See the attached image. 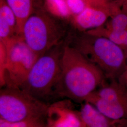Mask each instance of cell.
Here are the masks:
<instances>
[{"instance_id":"cell-8","label":"cell","mask_w":127,"mask_h":127,"mask_svg":"<svg viewBox=\"0 0 127 127\" xmlns=\"http://www.w3.org/2000/svg\"><path fill=\"white\" fill-rule=\"evenodd\" d=\"M69 100H62L49 105L46 117L47 127H85L79 111Z\"/></svg>"},{"instance_id":"cell-10","label":"cell","mask_w":127,"mask_h":127,"mask_svg":"<svg viewBox=\"0 0 127 127\" xmlns=\"http://www.w3.org/2000/svg\"><path fill=\"white\" fill-rule=\"evenodd\" d=\"M79 112L85 127H109L119 124L126 125L127 123L110 119L93 105L86 101L82 105Z\"/></svg>"},{"instance_id":"cell-5","label":"cell","mask_w":127,"mask_h":127,"mask_svg":"<svg viewBox=\"0 0 127 127\" xmlns=\"http://www.w3.org/2000/svg\"><path fill=\"white\" fill-rule=\"evenodd\" d=\"M49 106L19 88L5 87L0 91V119L5 121L46 119Z\"/></svg>"},{"instance_id":"cell-14","label":"cell","mask_w":127,"mask_h":127,"mask_svg":"<svg viewBox=\"0 0 127 127\" xmlns=\"http://www.w3.org/2000/svg\"><path fill=\"white\" fill-rule=\"evenodd\" d=\"M46 8L51 15L56 18L69 19L73 16L66 0H44Z\"/></svg>"},{"instance_id":"cell-6","label":"cell","mask_w":127,"mask_h":127,"mask_svg":"<svg viewBox=\"0 0 127 127\" xmlns=\"http://www.w3.org/2000/svg\"><path fill=\"white\" fill-rule=\"evenodd\" d=\"M5 45L7 59L4 68L0 71V84L5 87L20 88L39 56L20 35L14 37Z\"/></svg>"},{"instance_id":"cell-13","label":"cell","mask_w":127,"mask_h":127,"mask_svg":"<svg viewBox=\"0 0 127 127\" xmlns=\"http://www.w3.org/2000/svg\"><path fill=\"white\" fill-rule=\"evenodd\" d=\"M85 32L108 39L120 47L124 51L127 57V30H111L101 26Z\"/></svg>"},{"instance_id":"cell-2","label":"cell","mask_w":127,"mask_h":127,"mask_svg":"<svg viewBox=\"0 0 127 127\" xmlns=\"http://www.w3.org/2000/svg\"><path fill=\"white\" fill-rule=\"evenodd\" d=\"M71 45L95 64L110 80L117 79L124 72L127 56L123 49L104 37L81 32Z\"/></svg>"},{"instance_id":"cell-21","label":"cell","mask_w":127,"mask_h":127,"mask_svg":"<svg viewBox=\"0 0 127 127\" xmlns=\"http://www.w3.org/2000/svg\"><path fill=\"white\" fill-rule=\"evenodd\" d=\"M109 127H127V125L124 124H119V125H114Z\"/></svg>"},{"instance_id":"cell-9","label":"cell","mask_w":127,"mask_h":127,"mask_svg":"<svg viewBox=\"0 0 127 127\" xmlns=\"http://www.w3.org/2000/svg\"><path fill=\"white\" fill-rule=\"evenodd\" d=\"M110 16L109 10L87 7L81 13L73 16L72 22L77 30L84 32L104 25Z\"/></svg>"},{"instance_id":"cell-7","label":"cell","mask_w":127,"mask_h":127,"mask_svg":"<svg viewBox=\"0 0 127 127\" xmlns=\"http://www.w3.org/2000/svg\"><path fill=\"white\" fill-rule=\"evenodd\" d=\"M105 82L85 101L111 120L127 123V89L116 79Z\"/></svg>"},{"instance_id":"cell-16","label":"cell","mask_w":127,"mask_h":127,"mask_svg":"<svg viewBox=\"0 0 127 127\" xmlns=\"http://www.w3.org/2000/svg\"><path fill=\"white\" fill-rule=\"evenodd\" d=\"M0 127H47L46 119H38L15 122L0 119Z\"/></svg>"},{"instance_id":"cell-3","label":"cell","mask_w":127,"mask_h":127,"mask_svg":"<svg viewBox=\"0 0 127 127\" xmlns=\"http://www.w3.org/2000/svg\"><path fill=\"white\" fill-rule=\"evenodd\" d=\"M63 43L53 47L38 58L19 89L44 102L55 95L65 45Z\"/></svg>"},{"instance_id":"cell-15","label":"cell","mask_w":127,"mask_h":127,"mask_svg":"<svg viewBox=\"0 0 127 127\" xmlns=\"http://www.w3.org/2000/svg\"><path fill=\"white\" fill-rule=\"evenodd\" d=\"M0 18L5 20L14 32L18 35L17 34V22L16 16L5 0H0Z\"/></svg>"},{"instance_id":"cell-11","label":"cell","mask_w":127,"mask_h":127,"mask_svg":"<svg viewBox=\"0 0 127 127\" xmlns=\"http://www.w3.org/2000/svg\"><path fill=\"white\" fill-rule=\"evenodd\" d=\"M13 11L17 22V34L21 36L23 26L33 13L32 0H5Z\"/></svg>"},{"instance_id":"cell-18","label":"cell","mask_w":127,"mask_h":127,"mask_svg":"<svg viewBox=\"0 0 127 127\" xmlns=\"http://www.w3.org/2000/svg\"><path fill=\"white\" fill-rule=\"evenodd\" d=\"M88 7L109 10L110 12L109 0H83Z\"/></svg>"},{"instance_id":"cell-19","label":"cell","mask_w":127,"mask_h":127,"mask_svg":"<svg viewBox=\"0 0 127 127\" xmlns=\"http://www.w3.org/2000/svg\"><path fill=\"white\" fill-rule=\"evenodd\" d=\"M110 3L119 7L127 4V0H109Z\"/></svg>"},{"instance_id":"cell-17","label":"cell","mask_w":127,"mask_h":127,"mask_svg":"<svg viewBox=\"0 0 127 127\" xmlns=\"http://www.w3.org/2000/svg\"><path fill=\"white\" fill-rule=\"evenodd\" d=\"M66 1L73 17L81 13L88 7L83 0H66Z\"/></svg>"},{"instance_id":"cell-12","label":"cell","mask_w":127,"mask_h":127,"mask_svg":"<svg viewBox=\"0 0 127 127\" xmlns=\"http://www.w3.org/2000/svg\"><path fill=\"white\" fill-rule=\"evenodd\" d=\"M111 16L102 26L111 30H127V4L119 7L110 3Z\"/></svg>"},{"instance_id":"cell-4","label":"cell","mask_w":127,"mask_h":127,"mask_svg":"<svg viewBox=\"0 0 127 127\" xmlns=\"http://www.w3.org/2000/svg\"><path fill=\"white\" fill-rule=\"evenodd\" d=\"M65 34L56 18L43 12L32 14L23 26L21 36L29 48L39 57L62 43Z\"/></svg>"},{"instance_id":"cell-1","label":"cell","mask_w":127,"mask_h":127,"mask_svg":"<svg viewBox=\"0 0 127 127\" xmlns=\"http://www.w3.org/2000/svg\"><path fill=\"white\" fill-rule=\"evenodd\" d=\"M105 78L100 68L75 48L65 44L55 94L71 100L84 102L104 83Z\"/></svg>"},{"instance_id":"cell-22","label":"cell","mask_w":127,"mask_h":127,"mask_svg":"<svg viewBox=\"0 0 127 127\" xmlns=\"http://www.w3.org/2000/svg\"><path fill=\"white\" fill-rule=\"evenodd\" d=\"M123 73H127V63H126V68H125V70H124V72H123Z\"/></svg>"},{"instance_id":"cell-20","label":"cell","mask_w":127,"mask_h":127,"mask_svg":"<svg viewBox=\"0 0 127 127\" xmlns=\"http://www.w3.org/2000/svg\"><path fill=\"white\" fill-rule=\"evenodd\" d=\"M118 80L123 84L127 89V73H123L118 78Z\"/></svg>"}]
</instances>
